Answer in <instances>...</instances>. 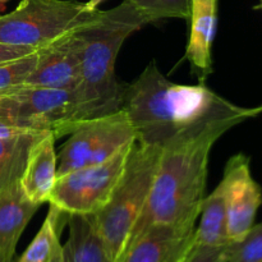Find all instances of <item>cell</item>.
Segmentation results:
<instances>
[{"label": "cell", "instance_id": "6da1fadb", "mask_svg": "<svg viewBox=\"0 0 262 262\" xmlns=\"http://www.w3.org/2000/svg\"><path fill=\"white\" fill-rule=\"evenodd\" d=\"M135 129L136 141L166 148L214 129L228 132L262 113V104L245 107L228 101L204 82L169 81L151 61L133 83L123 87L122 106Z\"/></svg>", "mask_w": 262, "mask_h": 262}, {"label": "cell", "instance_id": "7a4b0ae2", "mask_svg": "<svg viewBox=\"0 0 262 262\" xmlns=\"http://www.w3.org/2000/svg\"><path fill=\"white\" fill-rule=\"evenodd\" d=\"M224 133L214 129L163 148L150 194L124 251L154 225H196L206 191L210 152Z\"/></svg>", "mask_w": 262, "mask_h": 262}, {"label": "cell", "instance_id": "3957f363", "mask_svg": "<svg viewBox=\"0 0 262 262\" xmlns=\"http://www.w3.org/2000/svg\"><path fill=\"white\" fill-rule=\"evenodd\" d=\"M128 0L76 30L79 54V84L73 91L78 123L120 110L123 87L115 76V61L124 41L146 26Z\"/></svg>", "mask_w": 262, "mask_h": 262}, {"label": "cell", "instance_id": "277c9868", "mask_svg": "<svg viewBox=\"0 0 262 262\" xmlns=\"http://www.w3.org/2000/svg\"><path fill=\"white\" fill-rule=\"evenodd\" d=\"M163 150L155 146L133 145L124 173L109 202L91 215L113 262L119 261L130 232L150 194Z\"/></svg>", "mask_w": 262, "mask_h": 262}, {"label": "cell", "instance_id": "5b68a950", "mask_svg": "<svg viewBox=\"0 0 262 262\" xmlns=\"http://www.w3.org/2000/svg\"><path fill=\"white\" fill-rule=\"evenodd\" d=\"M76 0H20L0 15V42L40 49L96 17Z\"/></svg>", "mask_w": 262, "mask_h": 262}, {"label": "cell", "instance_id": "8992f818", "mask_svg": "<svg viewBox=\"0 0 262 262\" xmlns=\"http://www.w3.org/2000/svg\"><path fill=\"white\" fill-rule=\"evenodd\" d=\"M135 142L124 145L102 163L59 176L48 204L67 216L96 214L109 202L119 183Z\"/></svg>", "mask_w": 262, "mask_h": 262}, {"label": "cell", "instance_id": "52a82bcc", "mask_svg": "<svg viewBox=\"0 0 262 262\" xmlns=\"http://www.w3.org/2000/svg\"><path fill=\"white\" fill-rule=\"evenodd\" d=\"M133 141H136L135 129L122 109L79 122L56 154L58 177L102 163Z\"/></svg>", "mask_w": 262, "mask_h": 262}, {"label": "cell", "instance_id": "ba28073f", "mask_svg": "<svg viewBox=\"0 0 262 262\" xmlns=\"http://www.w3.org/2000/svg\"><path fill=\"white\" fill-rule=\"evenodd\" d=\"M0 118L25 123L40 132H53L56 140L78 124L73 91L31 86L0 91Z\"/></svg>", "mask_w": 262, "mask_h": 262}, {"label": "cell", "instance_id": "9c48e42d", "mask_svg": "<svg viewBox=\"0 0 262 262\" xmlns=\"http://www.w3.org/2000/svg\"><path fill=\"white\" fill-rule=\"evenodd\" d=\"M220 183L227 201L228 235L230 242H237L253 227L262 204V189L251 174L250 158L245 154L232 156Z\"/></svg>", "mask_w": 262, "mask_h": 262}, {"label": "cell", "instance_id": "30bf717a", "mask_svg": "<svg viewBox=\"0 0 262 262\" xmlns=\"http://www.w3.org/2000/svg\"><path fill=\"white\" fill-rule=\"evenodd\" d=\"M79 76L78 43L74 30L38 49L35 68L23 86L76 91Z\"/></svg>", "mask_w": 262, "mask_h": 262}, {"label": "cell", "instance_id": "8fae6325", "mask_svg": "<svg viewBox=\"0 0 262 262\" xmlns=\"http://www.w3.org/2000/svg\"><path fill=\"white\" fill-rule=\"evenodd\" d=\"M194 228L154 225L123 252L119 262H179L193 243Z\"/></svg>", "mask_w": 262, "mask_h": 262}, {"label": "cell", "instance_id": "7c38bea8", "mask_svg": "<svg viewBox=\"0 0 262 262\" xmlns=\"http://www.w3.org/2000/svg\"><path fill=\"white\" fill-rule=\"evenodd\" d=\"M191 30L184 59L200 81L212 73V43L217 25V0H191Z\"/></svg>", "mask_w": 262, "mask_h": 262}, {"label": "cell", "instance_id": "4fadbf2b", "mask_svg": "<svg viewBox=\"0 0 262 262\" xmlns=\"http://www.w3.org/2000/svg\"><path fill=\"white\" fill-rule=\"evenodd\" d=\"M55 141V135L49 132L32 146L19 179V186L25 196L38 206L48 204L58 178Z\"/></svg>", "mask_w": 262, "mask_h": 262}, {"label": "cell", "instance_id": "5bb4252c", "mask_svg": "<svg viewBox=\"0 0 262 262\" xmlns=\"http://www.w3.org/2000/svg\"><path fill=\"white\" fill-rule=\"evenodd\" d=\"M38 209L25 196L19 184L0 194V253L14 256L20 235Z\"/></svg>", "mask_w": 262, "mask_h": 262}, {"label": "cell", "instance_id": "9a60e30c", "mask_svg": "<svg viewBox=\"0 0 262 262\" xmlns=\"http://www.w3.org/2000/svg\"><path fill=\"white\" fill-rule=\"evenodd\" d=\"M69 235L63 245L64 262H113L91 215H69Z\"/></svg>", "mask_w": 262, "mask_h": 262}, {"label": "cell", "instance_id": "2e32d148", "mask_svg": "<svg viewBox=\"0 0 262 262\" xmlns=\"http://www.w3.org/2000/svg\"><path fill=\"white\" fill-rule=\"evenodd\" d=\"M200 224L194 228L193 243L204 246H220L230 245L228 235V214L225 191L222 183L217 184L214 192L205 196L200 211Z\"/></svg>", "mask_w": 262, "mask_h": 262}, {"label": "cell", "instance_id": "e0dca14e", "mask_svg": "<svg viewBox=\"0 0 262 262\" xmlns=\"http://www.w3.org/2000/svg\"><path fill=\"white\" fill-rule=\"evenodd\" d=\"M46 133L0 140V194L19 184L31 148Z\"/></svg>", "mask_w": 262, "mask_h": 262}, {"label": "cell", "instance_id": "ac0fdd59", "mask_svg": "<svg viewBox=\"0 0 262 262\" xmlns=\"http://www.w3.org/2000/svg\"><path fill=\"white\" fill-rule=\"evenodd\" d=\"M60 211L50 206V212L17 262H48L56 242L60 241Z\"/></svg>", "mask_w": 262, "mask_h": 262}, {"label": "cell", "instance_id": "d6986e66", "mask_svg": "<svg viewBox=\"0 0 262 262\" xmlns=\"http://www.w3.org/2000/svg\"><path fill=\"white\" fill-rule=\"evenodd\" d=\"M146 20L158 22L165 18L189 19L191 0H128Z\"/></svg>", "mask_w": 262, "mask_h": 262}, {"label": "cell", "instance_id": "ffe728a7", "mask_svg": "<svg viewBox=\"0 0 262 262\" xmlns=\"http://www.w3.org/2000/svg\"><path fill=\"white\" fill-rule=\"evenodd\" d=\"M227 262H262V223L253 224L242 239L230 243Z\"/></svg>", "mask_w": 262, "mask_h": 262}, {"label": "cell", "instance_id": "44dd1931", "mask_svg": "<svg viewBox=\"0 0 262 262\" xmlns=\"http://www.w3.org/2000/svg\"><path fill=\"white\" fill-rule=\"evenodd\" d=\"M37 60V51L17 60L0 64V91L23 86L33 71Z\"/></svg>", "mask_w": 262, "mask_h": 262}, {"label": "cell", "instance_id": "7402d4cb", "mask_svg": "<svg viewBox=\"0 0 262 262\" xmlns=\"http://www.w3.org/2000/svg\"><path fill=\"white\" fill-rule=\"evenodd\" d=\"M228 247L229 245L212 247L192 243L189 250L179 262H227Z\"/></svg>", "mask_w": 262, "mask_h": 262}, {"label": "cell", "instance_id": "603a6c76", "mask_svg": "<svg viewBox=\"0 0 262 262\" xmlns=\"http://www.w3.org/2000/svg\"><path fill=\"white\" fill-rule=\"evenodd\" d=\"M38 133L46 132H40L25 123L15 122V120L7 119V118H0V140H12V138L38 135Z\"/></svg>", "mask_w": 262, "mask_h": 262}, {"label": "cell", "instance_id": "cb8c5ba5", "mask_svg": "<svg viewBox=\"0 0 262 262\" xmlns=\"http://www.w3.org/2000/svg\"><path fill=\"white\" fill-rule=\"evenodd\" d=\"M36 51H37V49L30 48V46L10 45V43L0 42V64L25 58V56L36 53Z\"/></svg>", "mask_w": 262, "mask_h": 262}, {"label": "cell", "instance_id": "d4e9b609", "mask_svg": "<svg viewBox=\"0 0 262 262\" xmlns=\"http://www.w3.org/2000/svg\"><path fill=\"white\" fill-rule=\"evenodd\" d=\"M48 262H64L63 258V246L60 245V241H58L54 247L53 253H51L50 258H49Z\"/></svg>", "mask_w": 262, "mask_h": 262}, {"label": "cell", "instance_id": "484cf974", "mask_svg": "<svg viewBox=\"0 0 262 262\" xmlns=\"http://www.w3.org/2000/svg\"><path fill=\"white\" fill-rule=\"evenodd\" d=\"M105 0H89L87 3H84V5H86V8L89 10H96L97 8H99L100 4H102Z\"/></svg>", "mask_w": 262, "mask_h": 262}, {"label": "cell", "instance_id": "4316f807", "mask_svg": "<svg viewBox=\"0 0 262 262\" xmlns=\"http://www.w3.org/2000/svg\"><path fill=\"white\" fill-rule=\"evenodd\" d=\"M13 258H14V256H8L0 253V262H13Z\"/></svg>", "mask_w": 262, "mask_h": 262}, {"label": "cell", "instance_id": "83f0119b", "mask_svg": "<svg viewBox=\"0 0 262 262\" xmlns=\"http://www.w3.org/2000/svg\"><path fill=\"white\" fill-rule=\"evenodd\" d=\"M256 8H260V9L262 10V0L260 2V4H258V7H256Z\"/></svg>", "mask_w": 262, "mask_h": 262}, {"label": "cell", "instance_id": "f1b7e54d", "mask_svg": "<svg viewBox=\"0 0 262 262\" xmlns=\"http://www.w3.org/2000/svg\"><path fill=\"white\" fill-rule=\"evenodd\" d=\"M8 0H0V4H4V3H7Z\"/></svg>", "mask_w": 262, "mask_h": 262}]
</instances>
